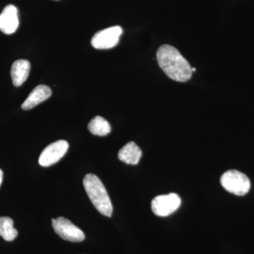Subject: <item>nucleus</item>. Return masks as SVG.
I'll return each mask as SVG.
<instances>
[{"label": "nucleus", "instance_id": "obj_13", "mask_svg": "<svg viewBox=\"0 0 254 254\" xmlns=\"http://www.w3.org/2000/svg\"><path fill=\"white\" fill-rule=\"evenodd\" d=\"M18 231L14 227V222L9 217H0V236L5 241L11 242L16 238Z\"/></svg>", "mask_w": 254, "mask_h": 254}, {"label": "nucleus", "instance_id": "obj_8", "mask_svg": "<svg viewBox=\"0 0 254 254\" xmlns=\"http://www.w3.org/2000/svg\"><path fill=\"white\" fill-rule=\"evenodd\" d=\"M19 25L18 9L12 4L7 5L0 14V31L5 34L15 33Z\"/></svg>", "mask_w": 254, "mask_h": 254}, {"label": "nucleus", "instance_id": "obj_2", "mask_svg": "<svg viewBox=\"0 0 254 254\" xmlns=\"http://www.w3.org/2000/svg\"><path fill=\"white\" fill-rule=\"evenodd\" d=\"M83 184L95 208L102 215L111 217L113 212V204L101 180L96 175L88 174L83 178Z\"/></svg>", "mask_w": 254, "mask_h": 254}, {"label": "nucleus", "instance_id": "obj_11", "mask_svg": "<svg viewBox=\"0 0 254 254\" xmlns=\"http://www.w3.org/2000/svg\"><path fill=\"white\" fill-rule=\"evenodd\" d=\"M142 151L134 142L127 143L118 153V158L128 165H137L141 160Z\"/></svg>", "mask_w": 254, "mask_h": 254}, {"label": "nucleus", "instance_id": "obj_10", "mask_svg": "<svg viewBox=\"0 0 254 254\" xmlns=\"http://www.w3.org/2000/svg\"><path fill=\"white\" fill-rule=\"evenodd\" d=\"M31 69V64L28 60H18L13 63L11 76L14 86H21L26 81Z\"/></svg>", "mask_w": 254, "mask_h": 254}, {"label": "nucleus", "instance_id": "obj_7", "mask_svg": "<svg viewBox=\"0 0 254 254\" xmlns=\"http://www.w3.org/2000/svg\"><path fill=\"white\" fill-rule=\"evenodd\" d=\"M68 143L64 140H59L51 143L42 152L38 163L43 167H49L59 162L67 152Z\"/></svg>", "mask_w": 254, "mask_h": 254}, {"label": "nucleus", "instance_id": "obj_1", "mask_svg": "<svg viewBox=\"0 0 254 254\" xmlns=\"http://www.w3.org/2000/svg\"><path fill=\"white\" fill-rule=\"evenodd\" d=\"M159 66L174 81L186 82L192 76V68L181 53L170 45H163L157 52Z\"/></svg>", "mask_w": 254, "mask_h": 254}, {"label": "nucleus", "instance_id": "obj_9", "mask_svg": "<svg viewBox=\"0 0 254 254\" xmlns=\"http://www.w3.org/2000/svg\"><path fill=\"white\" fill-rule=\"evenodd\" d=\"M51 89L46 85H39L36 87L23 102L21 108L23 110H28L35 108L36 105L48 100L51 96Z\"/></svg>", "mask_w": 254, "mask_h": 254}, {"label": "nucleus", "instance_id": "obj_14", "mask_svg": "<svg viewBox=\"0 0 254 254\" xmlns=\"http://www.w3.org/2000/svg\"><path fill=\"white\" fill-rule=\"evenodd\" d=\"M3 180V172L2 170L0 169V186H1V182Z\"/></svg>", "mask_w": 254, "mask_h": 254}, {"label": "nucleus", "instance_id": "obj_12", "mask_svg": "<svg viewBox=\"0 0 254 254\" xmlns=\"http://www.w3.org/2000/svg\"><path fill=\"white\" fill-rule=\"evenodd\" d=\"M88 128L92 134L95 136H104L111 131V126L105 119L100 116L95 117L88 123Z\"/></svg>", "mask_w": 254, "mask_h": 254}, {"label": "nucleus", "instance_id": "obj_6", "mask_svg": "<svg viewBox=\"0 0 254 254\" xmlns=\"http://www.w3.org/2000/svg\"><path fill=\"white\" fill-rule=\"evenodd\" d=\"M123 32V28L118 26L98 32L92 38V46L98 50L111 49L118 44Z\"/></svg>", "mask_w": 254, "mask_h": 254}, {"label": "nucleus", "instance_id": "obj_4", "mask_svg": "<svg viewBox=\"0 0 254 254\" xmlns=\"http://www.w3.org/2000/svg\"><path fill=\"white\" fill-rule=\"evenodd\" d=\"M181 203V198L177 193L158 195L152 200V211L157 216H168L180 208Z\"/></svg>", "mask_w": 254, "mask_h": 254}, {"label": "nucleus", "instance_id": "obj_5", "mask_svg": "<svg viewBox=\"0 0 254 254\" xmlns=\"http://www.w3.org/2000/svg\"><path fill=\"white\" fill-rule=\"evenodd\" d=\"M55 233L64 240L71 242H81L85 240V235L81 229L64 217L52 220Z\"/></svg>", "mask_w": 254, "mask_h": 254}, {"label": "nucleus", "instance_id": "obj_3", "mask_svg": "<svg viewBox=\"0 0 254 254\" xmlns=\"http://www.w3.org/2000/svg\"><path fill=\"white\" fill-rule=\"evenodd\" d=\"M220 183L227 191L240 196L247 194L251 189L249 177L236 170L225 172L220 178Z\"/></svg>", "mask_w": 254, "mask_h": 254}]
</instances>
